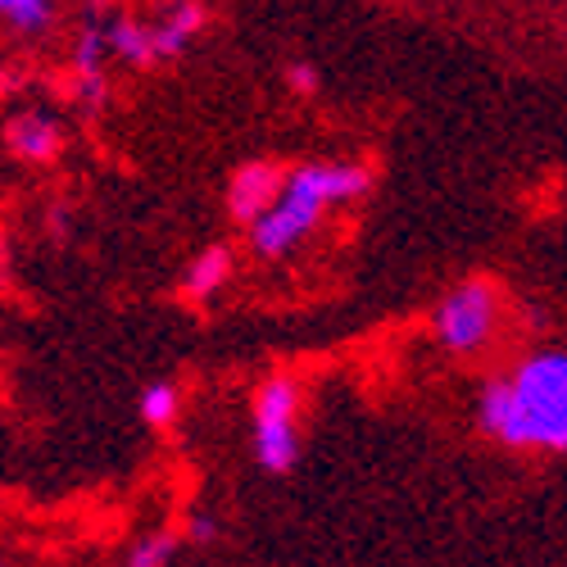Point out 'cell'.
Wrapping results in <instances>:
<instances>
[{"label": "cell", "mask_w": 567, "mask_h": 567, "mask_svg": "<svg viewBox=\"0 0 567 567\" xmlns=\"http://www.w3.org/2000/svg\"><path fill=\"white\" fill-rule=\"evenodd\" d=\"M255 427H250V441H255V463L264 472H291L296 458H300V386L296 377L277 372L255 391Z\"/></svg>", "instance_id": "3957f363"}, {"label": "cell", "mask_w": 567, "mask_h": 567, "mask_svg": "<svg viewBox=\"0 0 567 567\" xmlns=\"http://www.w3.org/2000/svg\"><path fill=\"white\" fill-rule=\"evenodd\" d=\"M287 173L291 168H281V164H272V159H250V164H241L231 173V182H227V214L236 218V223H259L272 205H277V196H281V186H287Z\"/></svg>", "instance_id": "8992f818"}, {"label": "cell", "mask_w": 567, "mask_h": 567, "mask_svg": "<svg viewBox=\"0 0 567 567\" xmlns=\"http://www.w3.org/2000/svg\"><path fill=\"white\" fill-rule=\"evenodd\" d=\"M0 277H6V246H0Z\"/></svg>", "instance_id": "2e32d148"}, {"label": "cell", "mask_w": 567, "mask_h": 567, "mask_svg": "<svg viewBox=\"0 0 567 567\" xmlns=\"http://www.w3.org/2000/svg\"><path fill=\"white\" fill-rule=\"evenodd\" d=\"M0 19L19 32H41L51 23V0H0Z\"/></svg>", "instance_id": "7c38bea8"}, {"label": "cell", "mask_w": 567, "mask_h": 567, "mask_svg": "<svg viewBox=\"0 0 567 567\" xmlns=\"http://www.w3.org/2000/svg\"><path fill=\"white\" fill-rule=\"evenodd\" d=\"M287 82H291V91H300V96H313L318 91V69L309 60H291L287 64Z\"/></svg>", "instance_id": "5bb4252c"}, {"label": "cell", "mask_w": 567, "mask_h": 567, "mask_svg": "<svg viewBox=\"0 0 567 567\" xmlns=\"http://www.w3.org/2000/svg\"><path fill=\"white\" fill-rule=\"evenodd\" d=\"M177 386L173 382H151L146 391H141V400H136V409H141V417L151 422V427H168V422L177 417Z\"/></svg>", "instance_id": "8fae6325"}, {"label": "cell", "mask_w": 567, "mask_h": 567, "mask_svg": "<svg viewBox=\"0 0 567 567\" xmlns=\"http://www.w3.org/2000/svg\"><path fill=\"white\" fill-rule=\"evenodd\" d=\"M477 427L504 450L567 454V350H536L477 391Z\"/></svg>", "instance_id": "6da1fadb"}, {"label": "cell", "mask_w": 567, "mask_h": 567, "mask_svg": "<svg viewBox=\"0 0 567 567\" xmlns=\"http://www.w3.org/2000/svg\"><path fill=\"white\" fill-rule=\"evenodd\" d=\"M151 23H155V55H159V64H168V60H182L192 51V41L205 32L209 14H205L200 0H168Z\"/></svg>", "instance_id": "52a82bcc"}, {"label": "cell", "mask_w": 567, "mask_h": 567, "mask_svg": "<svg viewBox=\"0 0 567 567\" xmlns=\"http://www.w3.org/2000/svg\"><path fill=\"white\" fill-rule=\"evenodd\" d=\"M173 549H177V540L173 536H146L141 545H132V554H127V567H168L173 563Z\"/></svg>", "instance_id": "4fadbf2b"}, {"label": "cell", "mask_w": 567, "mask_h": 567, "mask_svg": "<svg viewBox=\"0 0 567 567\" xmlns=\"http://www.w3.org/2000/svg\"><path fill=\"white\" fill-rule=\"evenodd\" d=\"M110 32V55L123 60L127 69H155L159 55H155V23L146 19H132V14H114L105 23Z\"/></svg>", "instance_id": "9c48e42d"}, {"label": "cell", "mask_w": 567, "mask_h": 567, "mask_svg": "<svg viewBox=\"0 0 567 567\" xmlns=\"http://www.w3.org/2000/svg\"><path fill=\"white\" fill-rule=\"evenodd\" d=\"M214 536H218V523H214V517H205V513L186 517V540H196V545H209Z\"/></svg>", "instance_id": "9a60e30c"}, {"label": "cell", "mask_w": 567, "mask_h": 567, "mask_svg": "<svg viewBox=\"0 0 567 567\" xmlns=\"http://www.w3.org/2000/svg\"><path fill=\"white\" fill-rule=\"evenodd\" d=\"M110 32L101 19H86L73 37V101L86 114L110 105Z\"/></svg>", "instance_id": "5b68a950"}, {"label": "cell", "mask_w": 567, "mask_h": 567, "mask_svg": "<svg viewBox=\"0 0 567 567\" xmlns=\"http://www.w3.org/2000/svg\"><path fill=\"white\" fill-rule=\"evenodd\" d=\"M372 192V168L368 164H350V159H332V164H300L287 173L277 205L250 223V246L264 259H281L300 250L313 227L322 223L327 209L350 205L359 196Z\"/></svg>", "instance_id": "7a4b0ae2"}, {"label": "cell", "mask_w": 567, "mask_h": 567, "mask_svg": "<svg viewBox=\"0 0 567 567\" xmlns=\"http://www.w3.org/2000/svg\"><path fill=\"white\" fill-rule=\"evenodd\" d=\"M499 327V291L491 281L472 277V281H458L454 291L441 296L436 313H432V332H436V346L458 354V359H472L482 354Z\"/></svg>", "instance_id": "277c9868"}, {"label": "cell", "mask_w": 567, "mask_h": 567, "mask_svg": "<svg viewBox=\"0 0 567 567\" xmlns=\"http://www.w3.org/2000/svg\"><path fill=\"white\" fill-rule=\"evenodd\" d=\"M6 146L28 164H51L64 151V127L41 110H23L6 123Z\"/></svg>", "instance_id": "ba28073f"}, {"label": "cell", "mask_w": 567, "mask_h": 567, "mask_svg": "<svg viewBox=\"0 0 567 567\" xmlns=\"http://www.w3.org/2000/svg\"><path fill=\"white\" fill-rule=\"evenodd\" d=\"M227 277H231V250L227 246H209L192 259V268H186L182 277V291L192 296V300H209L227 287Z\"/></svg>", "instance_id": "30bf717a"}]
</instances>
